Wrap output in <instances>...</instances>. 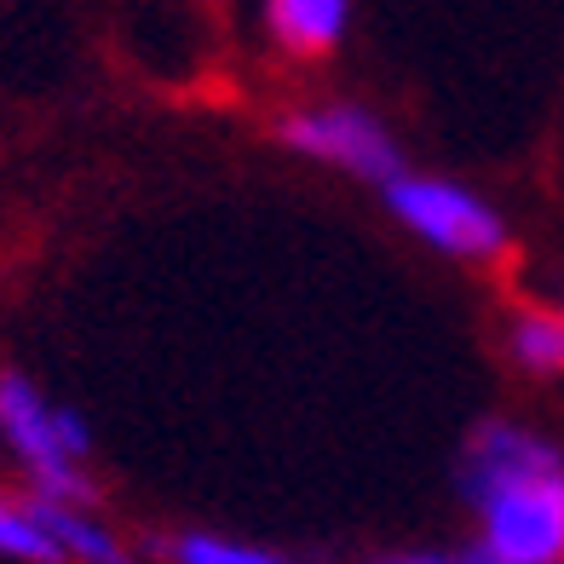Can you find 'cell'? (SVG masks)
Segmentation results:
<instances>
[{"label":"cell","mask_w":564,"mask_h":564,"mask_svg":"<svg viewBox=\"0 0 564 564\" xmlns=\"http://www.w3.org/2000/svg\"><path fill=\"white\" fill-rule=\"evenodd\" d=\"M380 196H387V208L403 230H415L421 242H432L449 260H496L507 248V219L478 191L455 185V178L403 173Z\"/></svg>","instance_id":"obj_1"},{"label":"cell","mask_w":564,"mask_h":564,"mask_svg":"<svg viewBox=\"0 0 564 564\" xmlns=\"http://www.w3.org/2000/svg\"><path fill=\"white\" fill-rule=\"evenodd\" d=\"M0 444L35 478V496L93 507V478H82V460L58 438V403H46L35 380L18 369H0Z\"/></svg>","instance_id":"obj_2"},{"label":"cell","mask_w":564,"mask_h":564,"mask_svg":"<svg viewBox=\"0 0 564 564\" xmlns=\"http://www.w3.org/2000/svg\"><path fill=\"white\" fill-rule=\"evenodd\" d=\"M276 139L300 150L312 162H328L351 178H369V185L387 191L392 178H403V150L387 133V121L369 116L364 105H328V110H300L276 127Z\"/></svg>","instance_id":"obj_3"},{"label":"cell","mask_w":564,"mask_h":564,"mask_svg":"<svg viewBox=\"0 0 564 564\" xmlns=\"http://www.w3.org/2000/svg\"><path fill=\"white\" fill-rule=\"evenodd\" d=\"M484 547L507 564H558L564 558V473L519 478L478 496Z\"/></svg>","instance_id":"obj_4"},{"label":"cell","mask_w":564,"mask_h":564,"mask_svg":"<svg viewBox=\"0 0 564 564\" xmlns=\"http://www.w3.org/2000/svg\"><path fill=\"white\" fill-rule=\"evenodd\" d=\"M564 473V449L535 438V432L512 426V421H484L467 449H460V467H455V490L478 501L501 490V484H519V478H553Z\"/></svg>","instance_id":"obj_5"},{"label":"cell","mask_w":564,"mask_h":564,"mask_svg":"<svg viewBox=\"0 0 564 564\" xmlns=\"http://www.w3.org/2000/svg\"><path fill=\"white\" fill-rule=\"evenodd\" d=\"M351 0H265V23L282 53L294 58H323L346 35Z\"/></svg>","instance_id":"obj_6"},{"label":"cell","mask_w":564,"mask_h":564,"mask_svg":"<svg viewBox=\"0 0 564 564\" xmlns=\"http://www.w3.org/2000/svg\"><path fill=\"white\" fill-rule=\"evenodd\" d=\"M23 507H30V519L58 542L64 564H139L110 535V524H98L87 507H64V501H46V496H30Z\"/></svg>","instance_id":"obj_7"},{"label":"cell","mask_w":564,"mask_h":564,"mask_svg":"<svg viewBox=\"0 0 564 564\" xmlns=\"http://www.w3.org/2000/svg\"><path fill=\"white\" fill-rule=\"evenodd\" d=\"M156 547L167 564H294L271 547H253V542H230V535L214 530H178V535H156Z\"/></svg>","instance_id":"obj_8"},{"label":"cell","mask_w":564,"mask_h":564,"mask_svg":"<svg viewBox=\"0 0 564 564\" xmlns=\"http://www.w3.org/2000/svg\"><path fill=\"white\" fill-rule=\"evenodd\" d=\"M0 553H7V558H23V564H64L58 542L30 519V507H23V501H7V496H0Z\"/></svg>","instance_id":"obj_9"},{"label":"cell","mask_w":564,"mask_h":564,"mask_svg":"<svg viewBox=\"0 0 564 564\" xmlns=\"http://www.w3.org/2000/svg\"><path fill=\"white\" fill-rule=\"evenodd\" d=\"M512 357L535 375H564V323L558 317H519L512 323Z\"/></svg>","instance_id":"obj_10"},{"label":"cell","mask_w":564,"mask_h":564,"mask_svg":"<svg viewBox=\"0 0 564 564\" xmlns=\"http://www.w3.org/2000/svg\"><path fill=\"white\" fill-rule=\"evenodd\" d=\"M58 438H64V449H69L75 460H93V426H87L82 409L58 403Z\"/></svg>","instance_id":"obj_11"},{"label":"cell","mask_w":564,"mask_h":564,"mask_svg":"<svg viewBox=\"0 0 564 564\" xmlns=\"http://www.w3.org/2000/svg\"><path fill=\"white\" fill-rule=\"evenodd\" d=\"M380 564H460V553H392Z\"/></svg>","instance_id":"obj_12"},{"label":"cell","mask_w":564,"mask_h":564,"mask_svg":"<svg viewBox=\"0 0 564 564\" xmlns=\"http://www.w3.org/2000/svg\"><path fill=\"white\" fill-rule=\"evenodd\" d=\"M460 564H507V558H496L490 547H484V542H478V547H467V553H460Z\"/></svg>","instance_id":"obj_13"}]
</instances>
